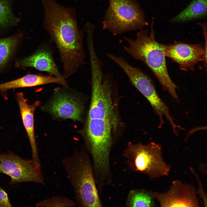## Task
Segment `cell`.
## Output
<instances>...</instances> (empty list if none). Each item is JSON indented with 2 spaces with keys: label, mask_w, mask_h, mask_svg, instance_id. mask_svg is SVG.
Listing matches in <instances>:
<instances>
[{
  "label": "cell",
  "mask_w": 207,
  "mask_h": 207,
  "mask_svg": "<svg viewBox=\"0 0 207 207\" xmlns=\"http://www.w3.org/2000/svg\"><path fill=\"white\" fill-rule=\"evenodd\" d=\"M19 40L16 37L0 39V69L7 64L18 46Z\"/></svg>",
  "instance_id": "cell-17"
},
{
  "label": "cell",
  "mask_w": 207,
  "mask_h": 207,
  "mask_svg": "<svg viewBox=\"0 0 207 207\" xmlns=\"http://www.w3.org/2000/svg\"><path fill=\"white\" fill-rule=\"evenodd\" d=\"M15 97L18 104L23 123L30 141L32 152V159L38 166L41 167L35 137L34 119L35 109L39 106L40 103L39 101H37L32 104H29L24 95L22 92L16 93Z\"/></svg>",
  "instance_id": "cell-13"
},
{
  "label": "cell",
  "mask_w": 207,
  "mask_h": 207,
  "mask_svg": "<svg viewBox=\"0 0 207 207\" xmlns=\"http://www.w3.org/2000/svg\"><path fill=\"white\" fill-rule=\"evenodd\" d=\"M0 173L10 177V185L30 182L46 186L41 167L32 159L23 158L10 152L0 153Z\"/></svg>",
  "instance_id": "cell-8"
},
{
  "label": "cell",
  "mask_w": 207,
  "mask_h": 207,
  "mask_svg": "<svg viewBox=\"0 0 207 207\" xmlns=\"http://www.w3.org/2000/svg\"><path fill=\"white\" fill-rule=\"evenodd\" d=\"M113 96L105 92L91 95L85 130L87 142L102 145L115 141V135L122 124Z\"/></svg>",
  "instance_id": "cell-3"
},
{
  "label": "cell",
  "mask_w": 207,
  "mask_h": 207,
  "mask_svg": "<svg viewBox=\"0 0 207 207\" xmlns=\"http://www.w3.org/2000/svg\"><path fill=\"white\" fill-rule=\"evenodd\" d=\"M197 191L189 184L177 179L172 181L169 189L165 192H154L155 199L162 207H200Z\"/></svg>",
  "instance_id": "cell-9"
},
{
  "label": "cell",
  "mask_w": 207,
  "mask_h": 207,
  "mask_svg": "<svg viewBox=\"0 0 207 207\" xmlns=\"http://www.w3.org/2000/svg\"><path fill=\"white\" fill-rule=\"evenodd\" d=\"M16 19L12 16L9 5L5 1H0V25L7 26L16 23Z\"/></svg>",
  "instance_id": "cell-19"
},
{
  "label": "cell",
  "mask_w": 207,
  "mask_h": 207,
  "mask_svg": "<svg viewBox=\"0 0 207 207\" xmlns=\"http://www.w3.org/2000/svg\"><path fill=\"white\" fill-rule=\"evenodd\" d=\"M154 18H152L150 32L147 29H141L135 39L124 37L128 45L125 51L136 60L143 62L151 70L164 90L168 91L173 98L178 96L176 92L177 85L172 81L167 70L164 53L165 45L158 42L154 30Z\"/></svg>",
  "instance_id": "cell-2"
},
{
  "label": "cell",
  "mask_w": 207,
  "mask_h": 207,
  "mask_svg": "<svg viewBox=\"0 0 207 207\" xmlns=\"http://www.w3.org/2000/svg\"><path fill=\"white\" fill-rule=\"evenodd\" d=\"M87 152H74L64 158L62 164L74 192L77 206L80 207H101L94 177L93 166Z\"/></svg>",
  "instance_id": "cell-4"
},
{
  "label": "cell",
  "mask_w": 207,
  "mask_h": 207,
  "mask_svg": "<svg viewBox=\"0 0 207 207\" xmlns=\"http://www.w3.org/2000/svg\"></svg>",
  "instance_id": "cell-24"
},
{
  "label": "cell",
  "mask_w": 207,
  "mask_h": 207,
  "mask_svg": "<svg viewBox=\"0 0 207 207\" xmlns=\"http://www.w3.org/2000/svg\"><path fill=\"white\" fill-rule=\"evenodd\" d=\"M189 169L191 172L194 175L197 181L198 184V189L197 191V194L199 195L203 201L204 207H207V194L206 193L203 189V185L200 179L199 176L195 172L193 168L191 167H190Z\"/></svg>",
  "instance_id": "cell-20"
},
{
  "label": "cell",
  "mask_w": 207,
  "mask_h": 207,
  "mask_svg": "<svg viewBox=\"0 0 207 207\" xmlns=\"http://www.w3.org/2000/svg\"><path fill=\"white\" fill-rule=\"evenodd\" d=\"M77 206L74 201L65 197L53 196L37 203V207H74Z\"/></svg>",
  "instance_id": "cell-18"
},
{
  "label": "cell",
  "mask_w": 207,
  "mask_h": 207,
  "mask_svg": "<svg viewBox=\"0 0 207 207\" xmlns=\"http://www.w3.org/2000/svg\"><path fill=\"white\" fill-rule=\"evenodd\" d=\"M44 9V26L55 44L66 79L85 64L83 32L77 24L76 11L55 0H41Z\"/></svg>",
  "instance_id": "cell-1"
},
{
  "label": "cell",
  "mask_w": 207,
  "mask_h": 207,
  "mask_svg": "<svg viewBox=\"0 0 207 207\" xmlns=\"http://www.w3.org/2000/svg\"><path fill=\"white\" fill-rule=\"evenodd\" d=\"M77 99L73 94L62 89L57 88L48 105L49 110L57 117L80 121L83 109Z\"/></svg>",
  "instance_id": "cell-11"
},
{
  "label": "cell",
  "mask_w": 207,
  "mask_h": 207,
  "mask_svg": "<svg viewBox=\"0 0 207 207\" xmlns=\"http://www.w3.org/2000/svg\"><path fill=\"white\" fill-rule=\"evenodd\" d=\"M154 192L141 189H132L128 193L126 203L127 207L156 206Z\"/></svg>",
  "instance_id": "cell-16"
},
{
  "label": "cell",
  "mask_w": 207,
  "mask_h": 207,
  "mask_svg": "<svg viewBox=\"0 0 207 207\" xmlns=\"http://www.w3.org/2000/svg\"><path fill=\"white\" fill-rule=\"evenodd\" d=\"M122 155L129 169L147 175L151 180L167 176L171 170V166L163 158L162 145L154 142H129Z\"/></svg>",
  "instance_id": "cell-5"
},
{
  "label": "cell",
  "mask_w": 207,
  "mask_h": 207,
  "mask_svg": "<svg viewBox=\"0 0 207 207\" xmlns=\"http://www.w3.org/2000/svg\"><path fill=\"white\" fill-rule=\"evenodd\" d=\"M15 65L19 68H34L40 71L47 72L51 75L66 79L59 71L51 49L46 45L40 46L31 55L17 60Z\"/></svg>",
  "instance_id": "cell-12"
},
{
  "label": "cell",
  "mask_w": 207,
  "mask_h": 207,
  "mask_svg": "<svg viewBox=\"0 0 207 207\" xmlns=\"http://www.w3.org/2000/svg\"><path fill=\"white\" fill-rule=\"evenodd\" d=\"M76 0V1H77V0Z\"/></svg>",
  "instance_id": "cell-23"
},
{
  "label": "cell",
  "mask_w": 207,
  "mask_h": 207,
  "mask_svg": "<svg viewBox=\"0 0 207 207\" xmlns=\"http://www.w3.org/2000/svg\"><path fill=\"white\" fill-rule=\"evenodd\" d=\"M207 15V0H192L181 12L171 18L170 22L179 24L204 19Z\"/></svg>",
  "instance_id": "cell-15"
},
{
  "label": "cell",
  "mask_w": 207,
  "mask_h": 207,
  "mask_svg": "<svg viewBox=\"0 0 207 207\" xmlns=\"http://www.w3.org/2000/svg\"><path fill=\"white\" fill-rule=\"evenodd\" d=\"M111 59L122 69L132 84L149 101L159 117V128L161 129L164 123V116L171 126L174 133H176L177 129L180 127L174 123L170 114L168 106L157 93L152 79L141 69L132 66L121 57L113 55L111 57Z\"/></svg>",
  "instance_id": "cell-7"
},
{
  "label": "cell",
  "mask_w": 207,
  "mask_h": 207,
  "mask_svg": "<svg viewBox=\"0 0 207 207\" xmlns=\"http://www.w3.org/2000/svg\"><path fill=\"white\" fill-rule=\"evenodd\" d=\"M102 24L103 29L114 36L148 25L144 12L136 0H109Z\"/></svg>",
  "instance_id": "cell-6"
},
{
  "label": "cell",
  "mask_w": 207,
  "mask_h": 207,
  "mask_svg": "<svg viewBox=\"0 0 207 207\" xmlns=\"http://www.w3.org/2000/svg\"><path fill=\"white\" fill-rule=\"evenodd\" d=\"M0 203L1 207L12 206L5 191L0 186Z\"/></svg>",
  "instance_id": "cell-21"
},
{
  "label": "cell",
  "mask_w": 207,
  "mask_h": 207,
  "mask_svg": "<svg viewBox=\"0 0 207 207\" xmlns=\"http://www.w3.org/2000/svg\"><path fill=\"white\" fill-rule=\"evenodd\" d=\"M68 85L66 79L52 75L29 74L11 81L0 83V92L3 93L12 89L32 87L49 83Z\"/></svg>",
  "instance_id": "cell-14"
},
{
  "label": "cell",
  "mask_w": 207,
  "mask_h": 207,
  "mask_svg": "<svg viewBox=\"0 0 207 207\" xmlns=\"http://www.w3.org/2000/svg\"><path fill=\"white\" fill-rule=\"evenodd\" d=\"M0 207H1L0 203Z\"/></svg>",
  "instance_id": "cell-22"
},
{
  "label": "cell",
  "mask_w": 207,
  "mask_h": 207,
  "mask_svg": "<svg viewBox=\"0 0 207 207\" xmlns=\"http://www.w3.org/2000/svg\"><path fill=\"white\" fill-rule=\"evenodd\" d=\"M166 57L177 63L180 68L185 71L193 70L196 64L203 61L204 52L200 44H189L175 41L166 45L164 49Z\"/></svg>",
  "instance_id": "cell-10"
}]
</instances>
